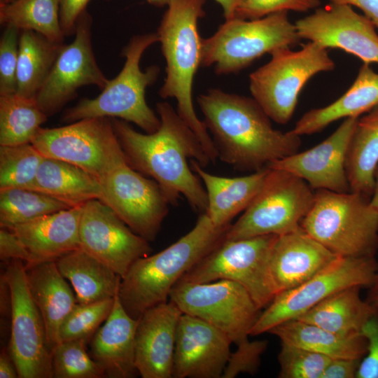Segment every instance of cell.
<instances>
[{"label":"cell","mask_w":378,"mask_h":378,"mask_svg":"<svg viewBox=\"0 0 378 378\" xmlns=\"http://www.w3.org/2000/svg\"><path fill=\"white\" fill-rule=\"evenodd\" d=\"M99 200L109 206L136 234L153 241L169 213V202L158 183L126 161L101 181Z\"/></svg>","instance_id":"15"},{"label":"cell","mask_w":378,"mask_h":378,"mask_svg":"<svg viewBox=\"0 0 378 378\" xmlns=\"http://www.w3.org/2000/svg\"><path fill=\"white\" fill-rule=\"evenodd\" d=\"M114 299L88 304L76 303L62 323L60 342L76 340H82L86 343L90 342L110 315Z\"/></svg>","instance_id":"39"},{"label":"cell","mask_w":378,"mask_h":378,"mask_svg":"<svg viewBox=\"0 0 378 378\" xmlns=\"http://www.w3.org/2000/svg\"><path fill=\"white\" fill-rule=\"evenodd\" d=\"M0 258L6 262L20 260L26 265L34 264L31 255L17 236L10 230L2 227L0 230Z\"/></svg>","instance_id":"45"},{"label":"cell","mask_w":378,"mask_h":378,"mask_svg":"<svg viewBox=\"0 0 378 378\" xmlns=\"http://www.w3.org/2000/svg\"><path fill=\"white\" fill-rule=\"evenodd\" d=\"M361 360L331 358L321 378H356Z\"/></svg>","instance_id":"47"},{"label":"cell","mask_w":378,"mask_h":378,"mask_svg":"<svg viewBox=\"0 0 378 378\" xmlns=\"http://www.w3.org/2000/svg\"><path fill=\"white\" fill-rule=\"evenodd\" d=\"M218 158L251 173L298 152L300 136L273 128L253 97L212 88L197 98Z\"/></svg>","instance_id":"2"},{"label":"cell","mask_w":378,"mask_h":378,"mask_svg":"<svg viewBox=\"0 0 378 378\" xmlns=\"http://www.w3.org/2000/svg\"><path fill=\"white\" fill-rule=\"evenodd\" d=\"M31 144L46 158L81 168L101 181L126 161L110 118H88L54 127H41Z\"/></svg>","instance_id":"11"},{"label":"cell","mask_w":378,"mask_h":378,"mask_svg":"<svg viewBox=\"0 0 378 378\" xmlns=\"http://www.w3.org/2000/svg\"><path fill=\"white\" fill-rule=\"evenodd\" d=\"M320 5V0H244L236 17L253 20L283 11L304 13L315 10Z\"/></svg>","instance_id":"42"},{"label":"cell","mask_w":378,"mask_h":378,"mask_svg":"<svg viewBox=\"0 0 378 378\" xmlns=\"http://www.w3.org/2000/svg\"><path fill=\"white\" fill-rule=\"evenodd\" d=\"M314 196L315 190L302 178L285 170L270 169L261 189L230 225L225 239L281 235L296 230L310 210Z\"/></svg>","instance_id":"9"},{"label":"cell","mask_w":378,"mask_h":378,"mask_svg":"<svg viewBox=\"0 0 378 378\" xmlns=\"http://www.w3.org/2000/svg\"><path fill=\"white\" fill-rule=\"evenodd\" d=\"M365 300L374 309L378 310V260H377V267L373 280L368 288Z\"/></svg>","instance_id":"51"},{"label":"cell","mask_w":378,"mask_h":378,"mask_svg":"<svg viewBox=\"0 0 378 378\" xmlns=\"http://www.w3.org/2000/svg\"><path fill=\"white\" fill-rule=\"evenodd\" d=\"M8 286L11 309L8 351L20 378H52V351L45 323L28 289L25 264L8 262L3 276Z\"/></svg>","instance_id":"14"},{"label":"cell","mask_w":378,"mask_h":378,"mask_svg":"<svg viewBox=\"0 0 378 378\" xmlns=\"http://www.w3.org/2000/svg\"><path fill=\"white\" fill-rule=\"evenodd\" d=\"M377 267L375 258L338 256L302 284L275 295L260 312L250 336L268 332L274 326L296 318L330 295L351 286L368 288Z\"/></svg>","instance_id":"13"},{"label":"cell","mask_w":378,"mask_h":378,"mask_svg":"<svg viewBox=\"0 0 378 378\" xmlns=\"http://www.w3.org/2000/svg\"><path fill=\"white\" fill-rule=\"evenodd\" d=\"M374 189L372 195L370 198V202L371 204L378 211V165L374 170Z\"/></svg>","instance_id":"52"},{"label":"cell","mask_w":378,"mask_h":378,"mask_svg":"<svg viewBox=\"0 0 378 378\" xmlns=\"http://www.w3.org/2000/svg\"><path fill=\"white\" fill-rule=\"evenodd\" d=\"M230 226L218 228L206 213L195 226L164 250L136 260L121 279L119 300L138 320L148 309L168 301L175 284L225 238Z\"/></svg>","instance_id":"4"},{"label":"cell","mask_w":378,"mask_h":378,"mask_svg":"<svg viewBox=\"0 0 378 378\" xmlns=\"http://www.w3.org/2000/svg\"><path fill=\"white\" fill-rule=\"evenodd\" d=\"M0 377H18V371L8 348L1 350L0 354Z\"/></svg>","instance_id":"49"},{"label":"cell","mask_w":378,"mask_h":378,"mask_svg":"<svg viewBox=\"0 0 378 378\" xmlns=\"http://www.w3.org/2000/svg\"><path fill=\"white\" fill-rule=\"evenodd\" d=\"M378 165V105L359 117L351 136L345 169L351 192L371 197Z\"/></svg>","instance_id":"32"},{"label":"cell","mask_w":378,"mask_h":378,"mask_svg":"<svg viewBox=\"0 0 378 378\" xmlns=\"http://www.w3.org/2000/svg\"><path fill=\"white\" fill-rule=\"evenodd\" d=\"M231 344L230 338L214 326L183 313L176 331L173 377H222Z\"/></svg>","instance_id":"20"},{"label":"cell","mask_w":378,"mask_h":378,"mask_svg":"<svg viewBox=\"0 0 378 378\" xmlns=\"http://www.w3.org/2000/svg\"><path fill=\"white\" fill-rule=\"evenodd\" d=\"M378 105V73L363 63L350 88L337 100L321 108L307 111L291 131L298 135L322 131L342 118H358Z\"/></svg>","instance_id":"27"},{"label":"cell","mask_w":378,"mask_h":378,"mask_svg":"<svg viewBox=\"0 0 378 378\" xmlns=\"http://www.w3.org/2000/svg\"><path fill=\"white\" fill-rule=\"evenodd\" d=\"M267 345L265 340H248L237 345L236 351L230 356L222 378H234L241 372L255 374Z\"/></svg>","instance_id":"43"},{"label":"cell","mask_w":378,"mask_h":378,"mask_svg":"<svg viewBox=\"0 0 378 378\" xmlns=\"http://www.w3.org/2000/svg\"><path fill=\"white\" fill-rule=\"evenodd\" d=\"M13 0H0V4H8L11 2Z\"/></svg>","instance_id":"54"},{"label":"cell","mask_w":378,"mask_h":378,"mask_svg":"<svg viewBox=\"0 0 378 378\" xmlns=\"http://www.w3.org/2000/svg\"><path fill=\"white\" fill-rule=\"evenodd\" d=\"M301 39L337 48L363 63L378 64V33L372 22L352 6L329 3L295 23Z\"/></svg>","instance_id":"18"},{"label":"cell","mask_w":378,"mask_h":378,"mask_svg":"<svg viewBox=\"0 0 378 378\" xmlns=\"http://www.w3.org/2000/svg\"><path fill=\"white\" fill-rule=\"evenodd\" d=\"M331 358L302 348L281 343L278 355L280 378H321Z\"/></svg>","instance_id":"40"},{"label":"cell","mask_w":378,"mask_h":378,"mask_svg":"<svg viewBox=\"0 0 378 378\" xmlns=\"http://www.w3.org/2000/svg\"><path fill=\"white\" fill-rule=\"evenodd\" d=\"M82 340L61 342L52 350V367L55 378L106 377L102 368L86 351Z\"/></svg>","instance_id":"38"},{"label":"cell","mask_w":378,"mask_h":378,"mask_svg":"<svg viewBox=\"0 0 378 378\" xmlns=\"http://www.w3.org/2000/svg\"><path fill=\"white\" fill-rule=\"evenodd\" d=\"M223 10V15L225 20L232 19L236 17L239 8L241 6L244 0H215Z\"/></svg>","instance_id":"50"},{"label":"cell","mask_w":378,"mask_h":378,"mask_svg":"<svg viewBox=\"0 0 378 378\" xmlns=\"http://www.w3.org/2000/svg\"><path fill=\"white\" fill-rule=\"evenodd\" d=\"M148 4L156 7L167 6L172 0H146Z\"/></svg>","instance_id":"53"},{"label":"cell","mask_w":378,"mask_h":378,"mask_svg":"<svg viewBox=\"0 0 378 378\" xmlns=\"http://www.w3.org/2000/svg\"><path fill=\"white\" fill-rule=\"evenodd\" d=\"M159 41L157 32L132 36L122 51V69L109 80L102 92L92 99H81L67 108L62 120L74 122L95 117L118 118L134 123L146 133H153L160 125L158 115L148 106L146 89L158 79L160 69L151 65L142 71L140 61L146 49Z\"/></svg>","instance_id":"5"},{"label":"cell","mask_w":378,"mask_h":378,"mask_svg":"<svg viewBox=\"0 0 378 378\" xmlns=\"http://www.w3.org/2000/svg\"><path fill=\"white\" fill-rule=\"evenodd\" d=\"M281 343L302 348L330 358L362 360L367 341L362 335L343 336L298 318L284 321L269 330Z\"/></svg>","instance_id":"31"},{"label":"cell","mask_w":378,"mask_h":378,"mask_svg":"<svg viewBox=\"0 0 378 378\" xmlns=\"http://www.w3.org/2000/svg\"><path fill=\"white\" fill-rule=\"evenodd\" d=\"M71 208L43 192L24 188L0 190V226L10 230L35 218Z\"/></svg>","instance_id":"36"},{"label":"cell","mask_w":378,"mask_h":378,"mask_svg":"<svg viewBox=\"0 0 378 378\" xmlns=\"http://www.w3.org/2000/svg\"><path fill=\"white\" fill-rule=\"evenodd\" d=\"M92 24V18L85 10L77 22L74 41L63 45L36 97L38 106L48 117L74 99L80 88L94 85L103 90L108 83L94 55Z\"/></svg>","instance_id":"16"},{"label":"cell","mask_w":378,"mask_h":378,"mask_svg":"<svg viewBox=\"0 0 378 378\" xmlns=\"http://www.w3.org/2000/svg\"><path fill=\"white\" fill-rule=\"evenodd\" d=\"M361 334L367 341V351L356 378H378V310L365 324Z\"/></svg>","instance_id":"44"},{"label":"cell","mask_w":378,"mask_h":378,"mask_svg":"<svg viewBox=\"0 0 378 378\" xmlns=\"http://www.w3.org/2000/svg\"><path fill=\"white\" fill-rule=\"evenodd\" d=\"M190 164L206 192L205 213L218 228L230 226L232 220L244 211L261 189L270 170L266 167L244 176L224 177L205 171L196 160H190Z\"/></svg>","instance_id":"26"},{"label":"cell","mask_w":378,"mask_h":378,"mask_svg":"<svg viewBox=\"0 0 378 378\" xmlns=\"http://www.w3.org/2000/svg\"><path fill=\"white\" fill-rule=\"evenodd\" d=\"M270 60L249 76L252 97L274 122L292 118L304 85L316 74L332 71L335 63L326 48L309 41L299 50L276 49Z\"/></svg>","instance_id":"8"},{"label":"cell","mask_w":378,"mask_h":378,"mask_svg":"<svg viewBox=\"0 0 378 378\" xmlns=\"http://www.w3.org/2000/svg\"><path fill=\"white\" fill-rule=\"evenodd\" d=\"M64 43H55L32 30H22L19 38L17 91L36 99Z\"/></svg>","instance_id":"33"},{"label":"cell","mask_w":378,"mask_h":378,"mask_svg":"<svg viewBox=\"0 0 378 378\" xmlns=\"http://www.w3.org/2000/svg\"><path fill=\"white\" fill-rule=\"evenodd\" d=\"M278 235L225 238L181 279L195 283L234 281L251 295L260 309L276 295L270 272V255Z\"/></svg>","instance_id":"10"},{"label":"cell","mask_w":378,"mask_h":378,"mask_svg":"<svg viewBox=\"0 0 378 378\" xmlns=\"http://www.w3.org/2000/svg\"><path fill=\"white\" fill-rule=\"evenodd\" d=\"M43 158L31 143L0 146V190H30Z\"/></svg>","instance_id":"37"},{"label":"cell","mask_w":378,"mask_h":378,"mask_svg":"<svg viewBox=\"0 0 378 378\" xmlns=\"http://www.w3.org/2000/svg\"><path fill=\"white\" fill-rule=\"evenodd\" d=\"M358 118H344L337 130L322 142L307 150L276 160L267 167L290 172L304 180L314 190L351 192L345 160L349 142Z\"/></svg>","instance_id":"19"},{"label":"cell","mask_w":378,"mask_h":378,"mask_svg":"<svg viewBox=\"0 0 378 378\" xmlns=\"http://www.w3.org/2000/svg\"><path fill=\"white\" fill-rule=\"evenodd\" d=\"M82 206L41 216L16 225L10 230L29 251L34 264L55 261L80 248L79 227Z\"/></svg>","instance_id":"24"},{"label":"cell","mask_w":378,"mask_h":378,"mask_svg":"<svg viewBox=\"0 0 378 378\" xmlns=\"http://www.w3.org/2000/svg\"><path fill=\"white\" fill-rule=\"evenodd\" d=\"M48 118L36 99L17 93L0 95V146L31 143Z\"/></svg>","instance_id":"35"},{"label":"cell","mask_w":378,"mask_h":378,"mask_svg":"<svg viewBox=\"0 0 378 378\" xmlns=\"http://www.w3.org/2000/svg\"><path fill=\"white\" fill-rule=\"evenodd\" d=\"M169 299L183 314L200 318L224 332L237 346L249 340L261 312L245 288L227 279L206 283L180 279Z\"/></svg>","instance_id":"12"},{"label":"cell","mask_w":378,"mask_h":378,"mask_svg":"<svg viewBox=\"0 0 378 378\" xmlns=\"http://www.w3.org/2000/svg\"><path fill=\"white\" fill-rule=\"evenodd\" d=\"M156 112L160 125L153 133H141L127 121L111 119L127 162L155 181L169 204L176 205L183 195L194 211L205 213L206 192L188 160L203 167L211 161L196 134L168 102H158Z\"/></svg>","instance_id":"1"},{"label":"cell","mask_w":378,"mask_h":378,"mask_svg":"<svg viewBox=\"0 0 378 378\" xmlns=\"http://www.w3.org/2000/svg\"><path fill=\"white\" fill-rule=\"evenodd\" d=\"M370 198L351 191L316 190L313 204L300 226L338 256L375 258L378 211Z\"/></svg>","instance_id":"6"},{"label":"cell","mask_w":378,"mask_h":378,"mask_svg":"<svg viewBox=\"0 0 378 378\" xmlns=\"http://www.w3.org/2000/svg\"><path fill=\"white\" fill-rule=\"evenodd\" d=\"M30 190L51 196L70 207L81 206L102 197L99 179L59 160L44 157Z\"/></svg>","instance_id":"29"},{"label":"cell","mask_w":378,"mask_h":378,"mask_svg":"<svg viewBox=\"0 0 378 378\" xmlns=\"http://www.w3.org/2000/svg\"><path fill=\"white\" fill-rule=\"evenodd\" d=\"M337 257L301 227L278 235L270 262L276 295L305 282Z\"/></svg>","instance_id":"22"},{"label":"cell","mask_w":378,"mask_h":378,"mask_svg":"<svg viewBox=\"0 0 378 378\" xmlns=\"http://www.w3.org/2000/svg\"><path fill=\"white\" fill-rule=\"evenodd\" d=\"M80 248L101 260L121 278L138 259L149 255V241L133 232L106 204L91 200L82 206Z\"/></svg>","instance_id":"17"},{"label":"cell","mask_w":378,"mask_h":378,"mask_svg":"<svg viewBox=\"0 0 378 378\" xmlns=\"http://www.w3.org/2000/svg\"><path fill=\"white\" fill-rule=\"evenodd\" d=\"M25 276L29 293L43 319L52 351L60 343V327L77 303L76 296L54 260L25 265Z\"/></svg>","instance_id":"25"},{"label":"cell","mask_w":378,"mask_h":378,"mask_svg":"<svg viewBox=\"0 0 378 378\" xmlns=\"http://www.w3.org/2000/svg\"><path fill=\"white\" fill-rule=\"evenodd\" d=\"M0 23L34 31L48 40L64 43L59 0H13L0 4Z\"/></svg>","instance_id":"34"},{"label":"cell","mask_w":378,"mask_h":378,"mask_svg":"<svg viewBox=\"0 0 378 378\" xmlns=\"http://www.w3.org/2000/svg\"><path fill=\"white\" fill-rule=\"evenodd\" d=\"M361 288L351 286L336 292L296 318L340 335H360L377 310L361 298Z\"/></svg>","instance_id":"30"},{"label":"cell","mask_w":378,"mask_h":378,"mask_svg":"<svg viewBox=\"0 0 378 378\" xmlns=\"http://www.w3.org/2000/svg\"><path fill=\"white\" fill-rule=\"evenodd\" d=\"M55 262L62 275L71 282L77 303L96 302L118 294L121 276L82 248L61 256Z\"/></svg>","instance_id":"28"},{"label":"cell","mask_w":378,"mask_h":378,"mask_svg":"<svg viewBox=\"0 0 378 378\" xmlns=\"http://www.w3.org/2000/svg\"><path fill=\"white\" fill-rule=\"evenodd\" d=\"M137 324L117 295L110 315L90 340V356L106 377L131 378L139 374L135 365Z\"/></svg>","instance_id":"23"},{"label":"cell","mask_w":378,"mask_h":378,"mask_svg":"<svg viewBox=\"0 0 378 378\" xmlns=\"http://www.w3.org/2000/svg\"><path fill=\"white\" fill-rule=\"evenodd\" d=\"M288 13L225 20L214 34L202 38L201 66H214L218 75L237 74L267 53L297 45L301 38Z\"/></svg>","instance_id":"7"},{"label":"cell","mask_w":378,"mask_h":378,"mask_svg":"<svg viewBox=\"0 0 378 378\" xmlns=\"http://www.w3.org/2000/svg\"><path fill=\"white\" fill-rule=\"evenodd\" d=\"M206 0H172L157 30L161 51L166 62V76L159 90L162 99L176 102V111L202 144L211 162L218 153L204 122L195 111L192 88L201 66L199 20L205 15Z\"/></svg>","instance_id":"3"},{"label":"cell","mask_w":378,"mask_h":378,"mask_svg":"<svg viewBox=\"0 0 378 378\" xmlns=\"http://www.w3.org/2000/svg\"><path fill=\"white\" fill-rule=\"evenodd\" d=\"M20 30L8 25L0 40V95L16 93Z\"/></svg>","instance_id":"41"},{"label":"cell","mask_w":378,"mask_h":378,"mask_svg":"<svg viewBox=\"0 0 378 378\" xmlns=\"http://www.w3.org/2000/svg\"><path fill=\"white\" fill-rule=\"evenodd\" d=\"M330 3L346 4L360 9L378 29V0H328Z\"/></svg>","instance_id":"48"},{"label":"cell","mask_w":378,"mask_h":378,"mask_svg":"<svg viewBox=\"0 0 378 378\" xmlns=\"http://www.w3.org/2000/svg\"><path fill=\"white\" fill-rule=\"evenodd\" d=\"M90 0H59V21L64 36L75 34L78 18L86 10Z\"/></svg>","instance_id":"46"},{"label":"cell","mask_w":378,"mask_h":378,"mask_svg":"<svg viewBox=\"0 0 378 378\" xmlns=\"http://www.w3.org/2000/svg\"><path fill=\"white\" fill-rule=\"evenodd\" d=\"M183 312L172 301L146 310L135 332V365L142 378L173 377L176 331Z\"/></svg>","instance_id":"21"}]
</instances>
